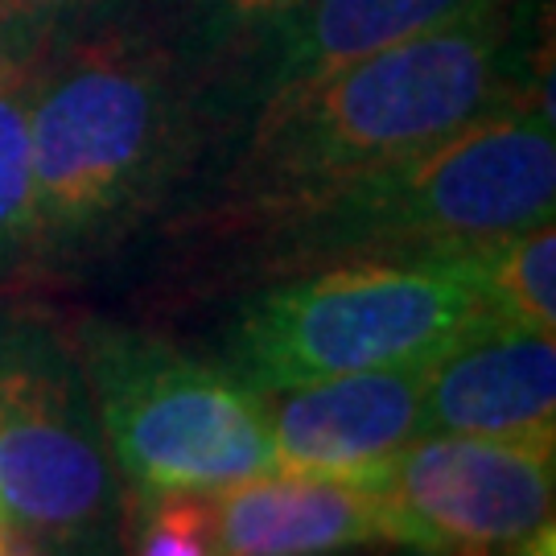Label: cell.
Wrapping results in <instances>:
<instances>
[{
  "mask_svg": "<svg viewBox=\"0 0 556 556\" xmlns=\"http://www.w3.org/2000/svg\"><path fill=\"white\" fill-rule=\"evenodd\" d=\"M0 516L71 556H103L124 519L79 355L25 318H0Z\"/></svg>",
  "mask_w": 556,
  "mask_h": 556,
  "instance_id": "obj_6",
  "label": "cell"
},
{
  "mask_svg": "<svg viewBox=\"0 0 556 556\" xmlns=\"http://www.w3.org/2000/svg\"><path fill=\"white\" fill-rule=\"evenodd\" d=\"M491 309L457 248L338 260L264 289L239 309L227 355L252 392L429 363L486 326Z\"/></svg>",
  "mask_w": 556,
  "mask_h": 556,
  "instance_id": "obj_3",
  "label": "cell"
},
{
  "mask_svg": "<svg viewBox=\"0 0 556 556\" xmlns=\"http://www.w3.org/2000/svg\"><path fill=\"white\" fill-rule=\"evenodd\" d=\"M553 103L516 100L388 169L260 219L293 260L445 252L553 219Z\"/></svg>",
  "mask_w": 556,
  "mask_h": 556,
  "instance_id": "obj_2",
  "label": "cell"
},
{
  "mask_svg": "<svg viewBox=\"0 0 556 556\" xmlns=\"http://www.w3.org/2000/svg\"><path fill=\"white\" fill-rule=\"evenodd\" d=\"M548 445L420 433L379 482L392 544L417 556H516L553 523Z\"/></svg>",
  "mask_w": 556,
  "mask_h": 556,
  "instance_id": "obj_7",
  "label": "cell"
},
{
  "mask_svg": "<svg viewBox=\"0 0 556 556\" xmlns=\"http://www.w3.org/2000/svg\"><path fill=\"white\" fill-rule=\"evenodd\" d=\"M219 556H334L392 544L379 486L346 478L268 470L215 486Z\"/></svg>",
  "mask_w": 556,
  "mask_h": 556,
  "instance_id": "obj_10",
  "label": "cell"
},
{
  "mask_svg": "<svg viewBox=\"0 0 556 556\" xmlns=\"http://www.w3.org/2000/svg\"><path fill=\"white\" fill-rule=\"evenodd\" d=\"M75 355L132 491H215L277 470L264 400L236 371L108 321L75 338Z\"/></svg>",
  "mask_w": 556,
  "mask_h": 556,
  "instance_id": "obj_5",
  "label": "cell"
},
{
  "mask_svg": "<svg viewBox=\"0 0 556 556\" xmlns=\"http://www.w3.org/2000/svg\"><path fill=\"white\" fill-rule=\"evenodd\" d=\"M491 318L516 330L556 334V231L553 219L511 236L457 248Z\"/></svg>",
  "mask_w": 556,
  "mask_h": 556,
  "instance_id": "obj_12",
  "label": "cell"
},
{
  "mask_svg": "<svg viewBox=\"0 0 556 556\" xmlns=\"http://www.w3.org/2000/svg\"><path fill=\"white\" fill-rule=\"evenodd\" d=\"M119 536L128 556H219L211 491H132Z\"/></svg>",
  "mask_w": 556,
  "mask_h": 556,
  "instance_id": "obj_14",
  "label": "cell"
},
{
  "mask_svg": "<svg viewBox=\"0 0 556 556\" xmlns=\"http://www.w3.org/2000/svg\"><path fill=\"white\" fill-rule=\"evenodd\" d=\"M420 433H457L556 450L553 334L486 321L429 363Z\"/></svg>",
  "mask_w": 556,
  "mask_h": 556,
  "instance_id": "obj_9",
  "label": "cell"
},
{
  "mask_svg": "<svg viewBox=\"0 0 556 556\" xmlns=\"http://www.w3.org/2000/svg\"><path fill=\"white\" fill-rule=\"evenodd\" d=\"M0 556H71V553L59 548V544H50V540L34 536V532H25V528H17L13 519L0 516Z\"/></svg>",
  "mask_w": 556,
  "mask_h": 556,
  "instance_id": "obj_16",
  "label": "cell"
},
{
  "mask_svg": "<svg viewBox=\"0 0 556 556\" xmlns=\"http://www.w3.org/2000/svg\"><path fill=\"white\" fill-rule=\"evenodd\" d=\"M498 0H301L268 25L273 54L260 71V108L396 41L420 38Z\"/></svg>",
  "mask_w": 556,
  "mask_h": 556,
  "instance_id": "obj_11",
  "label": "cell"
},
{
  "mask_svg": "<svg viewBox=\"0 0 556 556\" xmlns=\"http://www.w3.org/2000/svg\"><path fill=\"white\" fill-rule=\"evenodd\" d=\"M41 66L0 54V273L34 256V87Z\"/></svg>",
  "mask_w": 556,
  "mask_h": 556,
  "instance_id": "obj_13",
  "label": "cell"
},
{
  "mask_svg": "<svg viewBox=\"0 0 556 556\" xmlns=\"http://www.w3.org/2000/svg\"><path fill=\"white\" fill-rule=\"evenodd\" d=\"M206 13L227 25H273L289 9H298L301 0H202Z\"/></svg>",
  "mask_w": 556,
  "mask_h": 556,
  "instance_id": "obj_15",
  "label": "cell"
},
{
  "mask_svg": "<svg viewBox=\"0 0 556 556\" xmlns=\"http://www.w3.org/2000/svg\"><path fill=\"white\" fill-rule=\"evenodd\" d=\"M87 0H0V21H38L66 9H79Z\"/></svg>",
  "mask_w": 556,
  "mask_h": 556,
  "instance_id": "obj_17",
  "label": "cell"
},
{
  "mask_svg": "<svg viewBox=\"0 0 556 556\" xmlns=\"http://www.w3.org/2000/svg\"><path fill=\"white\" fill-rule=\"evenodd\" d=\"M429 363H400L314 379L285 392H260L277 470L379 486L400 450L420 438Z\"/></svg>",
  "mask_w": 556,
  "mask_h": 556,
  "instance_id": "obj_8",
  "label": "cell"
},
{
  "mask_svg": "<svg viewBox=\"0 0 556 556\" xmlns=\"http://www.w3.org/2000/svg\"><path fill=\"white\" fill-rule=\"evenodd\" d=\"M528 0H498L445 29L396 41L260 108L239 165L243 206L268 219L388 169L523 100Z\"/></svg>",
  "mask_w": 556,
  "mask_h": 556,
  "instance_id": "obj_1",
  "label": "cell"
},
{
  "mask_svg": "<svg viewBox=\"0 0 556 556\" xmlns=\"http://www.w3.org/2000/svg\"><path fill=\"white\" fill-rule=\"evenodd\" d=\"M165 103L161 66L128 41H91L41 66L29 112L34 256H75L140 211L165 161Z\"/></svg>",
  "mask_w": 556,
  "mask_h": 556,
  "instance_id": "obj_4",
  "label": "cell"
}]
</instances>
